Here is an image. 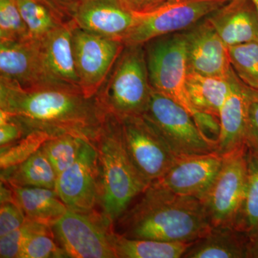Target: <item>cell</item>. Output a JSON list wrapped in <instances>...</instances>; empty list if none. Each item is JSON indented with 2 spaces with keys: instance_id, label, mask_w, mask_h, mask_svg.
I'll return each instance as SVG.
<instances>
[{
  "instance_id": "44dd1931",
  "label": "cell",
  "mask_w": 258,
  "mask_h": 258,
  "mask_svg": "<svg viewBox=\"0 0 258 258\" xmlns=\"http://www.w3.org/2000/svg\"><path fill=\"white\" fill-rule=\"evenodd\" d=\"M235 77L234 71L227 77L188 72L186 90L195 109L219 118L220 110L233 88Z\"/></svg>"
},
{
  "instance_id": "d6986e66",
  "label": "cell",
  "mask_w": 258,
  "mask_h": 258,
  "mask_svg": "<svg viewBox=\"0 0 258 258\" xmlns=\"http://www.w3.org/2000/svg\"><path fill=\"white\" fill-rule=\"evenodd\" d=\"M75 26V24L62 25L39 40L45 66L56 82L81 90L73 54L72 30Z\"/></svg>"
},
{
  "instance_id": "484cf974",
  "label": "cell",
  "mask_w": 258,
  "mask_h": 258,
  "mask_svg": "<svg viewBox=\"0 0 258 258\" xmlns=\"http://www.w3.org/2000/svg\"><path fill=\"white\" fill-rule=\"evenodd\" d=\"M247 181L245 195L235 227L249 232L258 227V154L247 149Z\"/></svg>"
},
{
  "instance_id": "5b68a950",
  "label": "cell",
  "mask_w": 258,
  "mask_h": 258,
  "mask_svg": "<svg viewBox=\"0 0 258 258\" xmlns=\"http://www.w3.org/2000/svg\"><path fill=\"white\" fill-rule=\"evenodd\" d=\"M144 47L153 89L174 100L195 118L200 111L195 109L186 90L189 71L184 32L153 39Z\"/></svg>"
},
{
  "instance_id": "2e32d148",
  "label": "cell",
  "mask_w": 258,
  "mask_h": 258,
  "mask_svg": "<svg viewBox=\"0 0 258 258\" xmlns=\"http://www.w3.org/2000/svg\"><path fill=\"white\" fill-rule=\"evenodd\" d=\"M252 91L253 88L236 76L232 91L219 115L220 131L216 152L222 157L246 146L247 113Z\"/></svg>"
},
{
  "instance_id": "ba28073f",
  "label": "cell",
  "mask_w": 258,
  "mask_h": 258,
  "mask_svg": "<svg viewBox=\"0 0 258 258\" xmlns=\"http://www.w3.org/2000/svg\"><path fill=\"white\" fill-rule=\"evenodd\" d=\"M143 115L178 157L216 152V143L204 135L192 115L174 100L154 89Z\"/></svg>"
},
{
  "instance_id": "6da1fadb",
  "label": "cell",
  "mask_w": 258,
  "mask_h": 258,
  "mask_svg": "<svg viewBox=\"0 0 258 258\" xmlns=\"http://www.w3.org/2000/svg\"><path fill=\"white\" fill-rule=\"evenodd\" d=\"M0 111L18 121L25 134H70L94 145L108 112L97 96L81 89L46 86L24 89L0 79Z\"/></svg>"
},
{
  "instance_id": "7a4b0ae2",
  "label": "cell",
  "mask_w": 258,
  "mask_h": 258,
  "mask_svg": "<svg viewBox=\"0 0 258 258\" xmlns=\"http://www.w3.org/2000/svg\"><path fill=\"white\" fill-rule=\"evenodd\" d=\"M203 202L154 181L115 221L114 231L128 238L192 243L211 230Z\"/></svg>"
},
{
  "instance_id": "9a60e30c",
  "label": "cell",
  "mask_w": 258,
  "mask_h": 258,
  "mask_svg": "<svg viewBox=\"0 0 258 258\" xmlns=\"http://www.w3.org/2000/svg\"><path fill=\"white\" fill-rule=\"evenodd\" d=\"M222 163L223 157L216 152L179 157L157 181L174 192L201 200L215 182Z\"/></svg>"
},
{
  "instance_id": "83f0119b",
  "label": "cell",
  "mask_w": 258,
  "mask_h": 258,
  "mask_svg": "<svg viewBox=\"0 0 258 258\" xmlns=\"http://www.w3.org/2000/svg\"><path fill=\"white\" fill-rule=\"evenodd\" d=\"M232 69L239 79L258 90V41L228 47Z\"/></svg>"
},
{
  "instance_id": "d4e9b609",
  "label": "cell",
  "mask_w": 258,
  "mask_h": 258,
  "mask_svg": "<svg viewBox=\"0 0 258 258\" xmlns=\"http://www.w3.org/2000/svg\"><path fill=\"white\" fill-rule=\"evenodd\" d=\"M24 21L28 26L30 37L41 40L66 24L43 3L37 0H15Z\"/></svg>"
},
{
  "instance_id": "ffe728a7",
  "label": "cell",
  "mask_w": 258,
  "mask_h": 258,
  "mask_svg": "<svg viewBox=\"0 0 258 258\" xmlns=\"http://www.w3.org/2000/svg\"><path fill=\"white\" fill-rule=\"evenodd\" d=\"M247 232L235 227H212L194 242L183 258H246Z\"/></svg>"
},
{
  "instance_id": "9c48e42d",
  "label": "cell",
  "mask_w": 258,
  "mask_h": 258,
  "mask_svg": "<svg viewBox=\"0 0 258 258\" xmlns=\"http://www.w3.org/2000/svg\"><path fill=\"white\" fill-rule=\"evenodd\" d=\"M247 147L223 156L215 182L201 199L212 227H235L245 195Z\"/></svg>"
},
{
  "instance_id": "e575fe53",
  "label": "cell",
  "mask_w": 258,
  "mask_h": 258,
  "mask_svg": "<svg viewBox=\"0 0 258 258\" xmlns=\"http://www.w3.org/2000/svg\"><path fill=\"white\" fill-rule=\"evenodd\" d=\"M26 135L22 125L0 111V147H8Z\"/></svg>"
},
{
  "instance_id": "d590c367",
  "label": "cell",
  "mask_w": 258,
  "mask_h": 258,
  "mask_svg": "<svg viewBox=\"0 0 258 258\" xmlns=\"http://www.w3.org/2000/svg\"><path fill=\"white\" fill-rule=\"evenodd\" d=\"M48 7L66 24H74L73 18L80 6L87 0H37Z\"/></svg>"
},
{
  "instance_id": "603a6c76",
  "label": "cell",
  "mask_w": 258,
  "mask_h": 258,
  "mask_svg": "<svg viewBox=\"0 0 258 258\" xmlns=\"http://www.w3.org/2000/svg\"><path fill=\"white\" fill-rule=\"evenodd\" d=\"M57 175L42 147L18 165L1 169V180L12 186L55 189Z\"/></svg>"
},
{
  "instance_id": "4316f807",
  "label": "cell",
  "mask_w": 258,
  "mask_h": 258,
  "mask_svg": "<svg viewBox=\"0 0 258 258\" xmlns=\"http://www.w3.org/2000/svg\"><path fill=\"white\" fill-rule=\"evenodd\" d=\"M86 142L79 137L64 134L48 139L41 147L58 176L79 159Z\"/></svg>"
},
{
  "instance_id": "ac0fdd59",
  "label": "cell",
  "mask_w": 258,
  "mask_h": 258,
  "mask_svg": "<svg viewBox=\"0 0 258 258\" xmlns=\"http://www.w3.org/2000/svg\"><path fill=\"white\" fill-rule=\"evenodd\" d=\"M206 19L227 47L258 41V11L252 0H230Z\"/></svg>"
},
{
  "instance_id": "74e56055",
  "label": "cell",
  "mask_w": 258,
  "mask_h": 258,
  "mask_svg": "<svg viewBox=\"0 0 258 258\" xmlns=\"http://www.w3.org/2000/svg\"><path fill=\"white\" fill-rule=\"evenodd\" d=\"M246 258H258V227L247 232Z\"/></svg>"
},
{
  "instance_id": "52a82bcc",
  "label": "cell",
  "mask_w": 258,
  "mask_h": 258,
  "mask_svg": "<svg viewBox=\"0 0 258 258\" xmlns=\"http://www.w3.org/2000/svg\"><path fill=\"white\" fill-rule=\"evenodd\" d=\"M52 227L69 257L116 258L112 243L114 224L101 211L68 210Z\"/></svg>"
},
{
  "instance_id": "7c38bea8",
  "label": "cell",
  "mask_w": 258,
  "mask_h": 258,
  "mask_svg": "<svg viewBox=\"0 0 258 258\" xmlns=\"http://www.w3.org/2000/svg\"><path fill=\"white\" fill-rule=\"evenodd\" d=\"M0 79L24 89L46 86L71 88L59 84L51 76L44 61L40 40L34 39L0 42Z\"/></svg>"
},
{
  "instance_id": "7402d4cb",
  "label": "cell",
  "mask_w": 258,
  "mask_h": 258,
  "mask_svg": "<svg viewBox=\"0 0 258 258\" xmlns=\"http://www.w3.org/2000/svg\"><path fill=\"white\" fill-rule=\"evenodd\" d=\"M10 186L15 201L32 221L52 227L69 210L55 189Z\"/></svg>"
},
{
  "instance_id": "1f68e13d",
  "label": "cell",
  "mask_w": 258,
  "mask_h": 258,
  "mask_svg": "<svg viewBox=\"0 0 258 258\" xmlns=\"http://www.w3.org/2000/svg\"><path fill=\"white\" fill-rule=\"evenodd\" d=\"M54 233L35 235L25 244L18 258L69 257L64 249L56 243Z\"/></svg>"
},
{
  "instance_id": "836d02e7",
  "label": "cell",
  "mask_w": 258,
  "mask_h": 258,
  "mask_svg": "<svg viewBox=\"0 0 258 258\" xmlns=\"http://www.w3.org/2000/svg\"><path fill=\"white\" fill-rule=\"evenodd\" d=\"M246 146L258 154V90L254 88L247 113Z\"/></svg>"
},
{
  "instance_id": "4dcf8cb0",
  "label": "cell",
  "mask_w": 258,
  "mask_h": 258,
  "mask_svg": "<svg viewBox=\"0 0 258 258\" xmlns=\"http://www.w3.org/2000/svg\"><path fill=\"white\" fill-rule=\"evenodd\" d=\"M30 32L15 0H0V42L30 40Z\"/></svg>"
},
{
  "instance_id": "8992f818",
  "label": "cell",
  "mask_w": 258,
  "mask_h": 258,
  "mask_svg": "<svg viewBox=\"0 0 258 258\" xmlns=\"http://www.w3.org/2000/svg\"><path fill=\"white\" fill-rule=\"evenodd\" d=\"M230 0H166L152 11L133 14L134 20L122 40L125 46L144 45L153 39L184 31Z\"/></svg>"
},
{
  "instance_id": "f1b7e54d",
  "label": "cell",
  "mask_w": 258,
  "mask_h": 258,
  "mask_svg": "<svg viewBox=\"0 0 258 258\" xmlns=\"http://www.w3.org/2000/svg\"><path fill=\"white\" fill-rule=\"evenodd\" d=\"M52 136L43 132H33L8 147H0L1 169L18 165L31 157Z\"/></svg>"
},
{
  "instance_id": "30bf717a",
  "label": "cell",
  "mask_w": 258,
  "mask_h": 258,
  "mask_svg": "<svg viewBox=\"0 0 258 258\" xmlns=\"http://www.w3.org/2000/svg\"><path fill=\"white\" fill-rule=\"evenodd\" d=\"M72 48L80 86L87 98L99 92L125 48L119 40L86 31L75 26Z\"/></svg>"
},
{
  "instance_id": "cb8c5ba5",
  "label": "cell",
  "mask_w": 258,
  "mask_h": 258,
  "mask_svg": "<svg viewBox=\"0 0 258 258\" xmlns=\"http://www.w3.org/2000/svg\"><path fill=\"white\" fill-rule=\"evenodd\" d=\"M112 243L116 258H183L193 242L128 238L114 231Z\"/></svg>"
},
{
  "instance_id": "f35d334b",
  "label": "cell",
  "mask_w": 258,
  "mask_h": 258,
  "mask_svg": "<svg viewBox=\"0 0 258 258\" xmlns=\"http://www.w3.org/2000/svg\"><path fill=\"white\" fill-rule=\"evenodd\" d=\"M252 1H253L254 5H255L256 8H257L258 11V0H252Z\"/></svg>"
},
{
  "instance_id": "5bb4252c",
  "label": "cell",
  "mask_w": 258,
  "mask_h": 258,
  "mask_svg": "<svg viewBox=\"0 0 258 258\" xmlns=\"http://www.w3.org/2000/svg\"><path fill=\"white\" fill-rule=\"evenodd\" d=\"M184 32L189 72L222 77L232 74L228 47L206 18Z\"/></svg>"
},
{
  "instance_id": "277c9868",
  "label": "cell",
  "mask_w": 258,
  "mask_h": 258,
  "mask_svg": "<svg viewBox=\"0 0 258 258\" xmlns=\"http://www.w3.org/2000/svg\"><path fill=\"white\" fill-rule=\"evenodd\" d=\"M152 90L144 45H128L96 96L108 113L122 118L144 115Z\"/></svg>"
},
{
  "instance_id": "4fadbf2b",
  "label": "cell",
  "mask_w": 258,
  "mask_h": 258,
  "mask_svg": "<svg viewBox=\"0 0 258 258\" xmlns=\"http://www.w3.org/2000/svg\"><path fill=\"white\" fill-rule=\"evenodd\" d=\"M55 190L70 210H95L99 201V171L93 144H84L79 159L57 176Z\"/></svg>"
},
{
  "instance_id": "e0dca14e",
  "label": "cell",
  "mask_w": 258,
  "mask_h": 258,
  "mask_svg": "<svg viewBox=\"0 0 258 258\" xmlns=\"http://www.w3.org/2000/svg\"><path fill=\"white\" fill-rule=\"evenodd\" d=\"M134 20L118 0H87L73 18L78 28L121 42Z\"/></svg>"
},
{
  "instance_id": "d6a6232c",
  "label": "cell",
  "mask_w": 258,
  "mask_h": 258,
  "mask_svg": "<svg viewBox=\"0 0 258 258\" xmlns=\"http://www.w3.org/2000/svg\"><path fill=\"white\" fill-rule=\"evenodd\" d=\"M26 220V216L15 199L2 202L0 207V237L19 228Z\"/></svg>"
},
{
  "instance_id": "8fae6325",
  "label": "cell",
  "mask_w": 258,
  "mask_h": 258,
  "mask_svg": "<svg viewBox=\"0 0 258 258\" xmlns=\"http://www.w3.org/2000/svg\"><path fill=\"white\" fill-rule=\"evenodd\" d=\"M119 119L125 147L138 170L150 183L161 179L179 157L143 115Z\"/></svg>"
},
{
  "instance_id": "8d00e7d4",
  "label": "cell",
  "mask_w": 258,
  "mask_h": 258,
  "mask_svg": "<svg viewBox=\"0 0 258 258\" xmlns=\"http://www.w3.org/2000/svg\"><path fill=\"white\" fill-rule=\"evenodd\" d=\"M120 4L132 14H142L156 9L166 0H118Z\"/></svg>"
},
{
  "instance_id": "f546056e",
  "label": "cell",
  "mask_w": 258,
  "mask_h": 258,
  "mask_svg": "<svg viewBox=\"0 0 258 258\" xmlns=\"http://www.w3.org/2000/svg\"><path fill=\"white\" fill-rule=\"evenodd\" d=\"M42 233H54L52 227L27 219L19 228L0 237V257L18 258L25 244L34 236Z\"/></svg>"
},
{
  "instance_id": "3957f363",
  "label": "cell",
  "mask_w": 258,
  "mask_h": 258,
  "mask_svg": "<svg viewBox=\"0 0 258 258\" xmlns=\"http://www.w3.org/2000/svg\"><path fill=\"white\" fill-rule=\"evenodd\" d=\"M99 171L98 205L113 224L152 183L141 174L129 155L119 118L107 113L96 143Z\"/></svg>"
}]
</instances>
